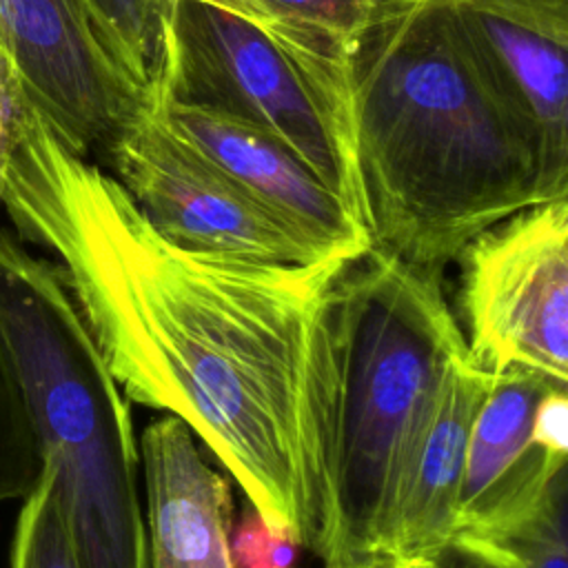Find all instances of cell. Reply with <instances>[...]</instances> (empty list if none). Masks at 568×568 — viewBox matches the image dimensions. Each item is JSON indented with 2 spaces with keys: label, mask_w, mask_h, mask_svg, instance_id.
<instances>
[{
  "label": "cell",
  "mask_w": 568,
  "mask_h": 568,
  "mask_svg": "<svg viewBox=\"0 0 568 568\" xmlns=\"http://www.w3.org/2000/svg\"><path fill=\"white\" fill-rule=\"evenodd\" d=\"M16 235L49 248L122 393L189 424L273 528L315 555L322 293L346 257L277 264L169 242L20 100L0 158Z\"/></svg>",
  "instance_id": "1"
},
{
  "label": "cell",
  "mask_w": 568,
  "mask_h": 568,
  "mask_svg": "<svg viewBox=\"0 0 568 568\" xmlns=\"http://www.w3.org/2000/svg\"><path fill=\"white\" fill-rule=\"evenodd\" d=\"M339 135L371 246L437 275L544 202L530 124L448 0H368Z\"/></svg>",
  "instance_id": "2"
},
{
  "label": "cell",
  "mask_w": 568,
  "mask_h": 568,
  "mask_svg": "<svg viewBox=\"0 0 568 568\" xmlns=\"http://www.w3.org/2000/svg\"><path fill=\"white\" fill-rule=\"evenodd\" d=\"M320 475L326 566L379 555L408 446L466 342L442 275L375 246L322 293Z\"/></svg>",
  "instance_id": "3"
},
{
  "label": "cell",
  "mask_w": 568,
  "mask_h": 568,
  "mask_svg": "<svg viewBox=\"0 0 568 568\" xmlns=\"http://www.w3.org/2000/svg\"><path fill=\"white\" fill-rule=\"evenodd\" d=\"M0 342L80 568H149L129 404L58 262L0 229Z\"/></svg>",
  "instance_id": "4"
},
{
  "label": "cell",
  "mask_w": 568,
  "mask_h": 568,
  "mask_svg": "<svg viewBox=\"0 0 568 568\" xmlns=\"http://www.w3.org/2000/svg\"><path fill=\"white\" fill-rule=\"evenodd\" d=\"M153 91L262 129L359 217L348 162L320 93L297 64L246 20L204 2L173 0L164 64Z\"/></svg>",
  "instance_id": "5"
},
{
  "label": "cell",
  "mask_w": 568,
  "mask_h": 568,
  "mask_svg": "<svg viewBox=\"0 0 568 568\" xmlns=\"http://www.w3.org/2000/svg\"><path fill=\"white\" fill-rule=\"evenodd\" d=\"M468 357L486 373L568 382V200L517 211L459 253Z\"/></svg>",
  "instance_id": "6"
},
{
  "label": "cell",
  "mask_w": 568,
  "mask_h": 568,
  "mask_svg": "<svg viewBox=\"0 0 568 568\" xmlns=\"http://www.w3.org/2000/svg\"><path fill=\"white\" fill-rule=\"evenodd\" d=\"M104 153L155 231L182 248L277 264L351 257L322 251L246 195L166 126L151 95Z\"/></svg>",
  "instance_id": "7"
},
{
  "label": "cell",
  "mask_w": 568,
  "mask_h": 568,
  "mask_svg": "<svg viewBox=\"0 0 568 568\" xmlns=\"http://www.w3.org/2000/svg\"><path fill=\"white\" fill-rule=\"evenodd\" d=\"M0 42L27 100L82 158L104 151L149 98L115 62L82 0H0Z\"/></svg>",
  "instance_id": "8"
},
{
  "label": "cell",
  "mask_w": 568,
  "mask_h": 568,
  "mask_svg": "<svg viewBox=\"0 0 568 568\" xmlns=\"http://www.w3.org/2000/svg\"><path fill=\"white\" fill-rule=\"evenodd\" d=\"M166 126L246 195L333 255H357L371 237L351 206L262 129L217 109L149 93Z\"/></svg>",
  "instance_id": "9"
},
{
  "label": "cell",
  "mask_w": 568,
  "mask_h": 568,
  "mask_svg": "<svg viewBox=\"0 0 568 568\" xmlns=\"http://www.w3.org/2000/svg\"><path fill=\"white\" fill-rule=\"evenodd\" d=\"M526 115L544 202L568 200V0H448Z\"/></svg>",
  "instance_id": "10"
},
{
  "label": "cell",
  "mask_w": 568,
  "mask_h": 568,
  "mask_svg": "<svg viewBox=\"0 0 568 568\" xmlns=\"http://www.w3.org/2000/svg\"><path fill=\"white\" fill-rule=\"evenodd\" d=\"M490 384L468 351L448 364L404 457L379 555L435 559L450 541L470 430Z\"/></svg>",
  "instance_id": "11"
},
{
  "label": "cell",
  "mask_w": 568,
  "mask_h": 568,
  "mask_svg": "<svg viewBox=\"0 0 568 568\" xmlns=\"http://www.w3.org/2000/svg\"><path fill=\"white\" fill-rule=\"evenodd\" d=\"M555 386L561 384L530 368L515 366L493 375L470 430L453 535L515 524L566 470V457L532 442L535 408Z\"/></svg>",
  "instance_id": "12"
},
{
  "label": "cell",
  "mask_w": 568,
  "mask_h": 568,
  "mask_svg": "<svg viewBox=\"0 0 568 568\" xmlns=\"http://www.w3.org/2000/svg\"><path fill=\"white\" fill-rule=\"evenodd\" d=\"M138 453L149 568H235L231 493L202 457L189 424L175 415L151 422Z\"/></svg>",
  "instance_id": "13"
},
{
  "label": "cell",
  "mask_w": 568,
  "mask_h": 568,
  "mask_svg": "<svg viewBox=\"0 0 568 568\" xmlns=\"http://www.w3.org/2000/svg\"><path fill=\"white\" fill-rule=\"evenodd\" d=\"M568 481L561 470L544 499L510 526L455 532L442 568H568Z\"/></svg>",
  "instance_id": "14"
},
{
  "label": "cell",
  "mask_w": 568,
  "mask_h": 568,
  "mask_svg": "<svg viewBox=\"0 0 568 568\" xmlns=\"http://www.w3.org/2000/svg\"><path fill=\"white\" fill-rule=\"evenodd\" d=\"M124 73L151 93L160 78L173 0H82Z\"/></svg>",
  "instance_id": "15"
},
{
  "label": "cell",
  "mask_w": 568,
  "mask_h": 568,
  "mask_svg": "<svg viewBox=\"0 0 568 568\" xmlns=\"http://www.w3.org/2000/svg\"><path fill=\"white\" fill-rule=\"evenodd\" d=\"M11 568H80L64 526L53 475L44 464L18 513Z\"/></svg>",
  "instance_id": "16"
},
{
  "label": "cell",
  "mask_w": 568,
  "mask_h": 568,
  "mask_svg": "<svg viewBox=\"0 0 568 568\" xmlns=\"http://www.w3.org/2000/svg\"><path fill=\"white\" fill-rule=\"evenodd\" d=\"M42 470L38 442L0 342V504L24 499Z\"/></svg>",
  "instance_id": "17"
},
{
  "label": "cell",
  "mask_w": 568,
  "mask_h": 568,
  "mask_svg": "<svg viewBox=\"0 0 568 568\" xmlns=\"http://www.w3.org/2000/svg\"><path fill=\"white\" fill-rule=\"evenodd\" d=\"M262 4L288 27L342 47L351 44L368 9V0H262Z\"/></svg>",
  "instance_id": "18"
},
{
  "label": "cell",
  "mask_w": 568,
  "mask_h": 568,
  "mask_svg": "<svg viewBox=\"0 0 568 568\" xmlns=\"http://www.w3.org/2000/svg\"><path fill=\"white\" fill-rule=\"evenodd\" d=\"M297 539L288 530L273 528L253 506L229 532V548L235 568H291L297 555Z\"/></svg>",
  "instance_id": "19"
},
{
  "label": "cell",
  "mask_w": 568,
  "mask_h": 568,
  "mask_svg": "<svg viewBox=\"0 0 568 568\" xmlns=\"http://www.w3.org/2000/svg\"><path fill=\"white\" fill-rule=\"evenodd\" d=\"M568 397L566 386L550 388L537 404L532 417V442L552 455H568Z\"/></svg>",
  "instance_id": "20"
},
{
  "label": "cell",
  "mask_w": 568,
  "mask_h": 568,
  "mask_svg": "<svg viewBox=\"0 0 568 568\" xmlns=\"http://www.w3.org/2000/svg\"><path fill=\"white\" fill-rule=\"evenodd\" d=\"M195 2H204L217 9H224L242 20H246L248 24H253L255 29H260L262 33H266L275 44H280L282 49H291L288 44L295 47L297 40H302V31L288 27L286 22H282L268 7L262 4V0H195Z\"/></svg>",
  "instance_id": "21"
},
{
  "label": "cell",
  "mask_w": 568,
  "mask_h": 568,
  "mask_svg": "<svg viewBox=\"0 0 568 568\" xmlns=\"http://www.w3.org/2000/svg\"><path fill=\"white\" fill-rule=\"evenodd\" d=\"M22 98H24V93H22L16 67H13L4 44L0 42V158L4 151L7 135H9V126L13 122V115H16Z\"/></svg>",
  "instance_id": "22"
},
{
  "label": "cell",
  "mask_w": 568,
  "mask_h": 568,
  "mask_svg": "<svg viewBox=\"0 0 568 568\" xmlns=\"http://www.w3.org/2000/svg\"><path fill=\"white\" fill-rule=\"evenodd\" d=\"M326 568H442L439 557L435 559H402L393 555H371L364 559L331 564Z\"/></svg>",
  "instance_id": "23"
}]
</instances>
